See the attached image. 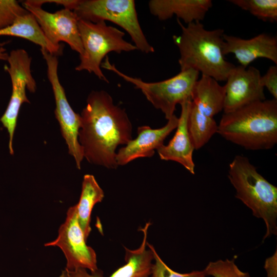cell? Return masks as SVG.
<instances>
[{
  "mask_svg": "<svg viewBox=\"0 0 277 277\" xmlns=\"http://www.w3.org/2000/svg\"><path fill=\"white\" fill-rule=\"evenodd\" d=\"M73 11L78 20L112 22L128 33L137 50L154 52L141 28L133 0H80Z\"/></svg>",
  "mask_w": 277,
  "mask_h": 277,
  "instance_id": "cell-7",
  "label": "cell"
},
{
  "mask_svg": "<svg viewBox=\"0 0 277 277\" xmlns=\"http://www.w3.org/2000/svg\"><path fill=\"white\" fill-rule=\"evenodd\" d=\"M78 27L83 53L80 55V62L75 70L87 71L109 83L101 69L103 59L110 52H131L137 50L136 47L124 39L123 31L107 25L104 21L92 23L78 20Z\"/></svg>",
  "mask_w": 277,
  "mask_h": 277,
  "instance_id": "cell-5",
  "label": "cell"
},
{
  "mask_svg": "<svg viewBox=\"0 0 277 277\" xmlns=\"http://www.w3.org/2000/svg\"><path fill=\"white\" fill-rule=\"evenodd\" d=\"M7 61L9 66H5V70L9 74L12 83V94L8 107L0 119L9 135V149L13 154V138L16 125L17 118L20 107L23 103H30L26 95V89L34 93L36 83L31 70L32 58L24 49L12 50Z\"/></svg>",
  "mask_w": 277,
  "mask_h": 277,
  "instance_id": "cell-8",
  "label": "cell"
},
{
  "mask_svg": "<svg viewBox=\"0 0 277 277\" xmlns=\"http://www.w3.org/2000/svg\"><path fill=\"white\" fill-rule=\"evenodd\" d=\"M212 6L211 0H151L148 3L150 13L159 20L175 15L187 24L203 20Z\"/></svg>",
  "mask_w": 277,
  "mask_h": 277,
  "instance_id": "cell-17",
  "label": "cell"
},
{
  "mask_svg": "<svg viewBox=\"0 0 277 277\" xmlns=\"http://www.w3.org/2000/svg\"><path fill=\"white\" fill-rule=\"evenodd\" d=\"M150 222H147L140 229L143 233V239L140 246L134 250L124 247L125 264L116 270L108 277H149L154 260L153 246L147 241L148 228ZM59 277H104L101 271L89 273L85 269L74 270L65 269Z\"/></svg>",
  "mask_w": 277,
  "mask_h": 277,
  "instance_id": "cell-13",
  "label": "cell"
},
{
  "mask_svg": "<svg viewBox=\"0 0 277 277\" xmlns=\"http://www.w3.org/2000/svg\"><path fill=\"white\" fill-rule=\"evenodd\" d=\"M264 268L267 272V277H277L276 251L273 256L266 260Z\"/></svg>",
  "mask_w": 277,
  "mask_h": 277,
  "instance_id": "cell-28",
  "label": "cell"
},
{
  "mask_svg": "<svg viewBox=\"0 0 277 277\" xmlns=\"http://www.w3.org/2000/svg\"><path fill=\"white\" fill-rule=\"evenodd\" d=\"M217 133L246 150L272 148L277 143V100L258 101L224 113Z\"/></svg>",
  "mask_w": 277,
  "mask_h": 277,
  "instance_id": "cell-2",
  "label": "cell"
},
{
  "mask_svg": "<svg viewBox=\"0 0 277 277\" xmlns=\"http://www.w3.org/2000/svg\"><path fill=\"white\" fill-rule=\"evenodd\" d=\"M101 68L114 72L140 89L153 107L163 112L167 120L174 115L177 104L181 105L191 99L193 88L200 74L198 71L189 69L181 71L177 74L165 80L146 82L121 72L114 64L110 63L107 56L102 62Z\"/></svg>",
  "mask_w": 277,
  "mask_h": 277,
  "instance_id": "cell-6",
  "label": "cell"
},
{
  "mask_svg": "<svg viewBox=\"0 0 277 277\" xmlns=\"http://www.w3.org/2000/svg\"><path fill=\"white\" fill-rule=\"evenodd\" d=\"M1 36H12L27 39L56 55L62 54V45L55 46L45 36L34 15L29 13L18 16L8 27L0 30Z\"/></svg>",
  "mask_w": 277,
  "mask_h": 277,
  "instance_id": "cell-19",
  "label": "cell"
},
{
  "mask_svg": "<svg viewBox=\"0 0 277 277\" xmlns=\"http://www.w3.org/2000/svg\"><path fill=\"white\" fill-rule=\"evenodd\" d=\"M44 245L57 246L62 250L66 259L65 269L68 270L83 268L89 270L91 273L100 271L96 253L86 244L78 224L76 204L68 208L65 221L58 229L56 239Z\"/></svg>",
  "mask_w": 277,
  "mask_h": 277,
  "instance_id": "cell-10",
  "label": "cell"
},
{
  "mask_svg": "<svg viewBox=\"0 0 277 277\" xmlns=\"http://www.w3.org/2000/svg\"><path fill=\"white\" fill-rule=\"evenodd\" d=\"M234 259L229 260H219L208 263L203 271L205 275L213 277H250L248 272L241 271L234 262Z\"/></svg>",
  "mask_w": 277,
  "mask_h": 277,
  "instance_id": "cell-23",
  "label": "cell"
},
{
  "mask_svg": "<svg viewBox=\"0 0 277 277\" xmlns=\"http://www.w3.org/2000/svg\"><path fill=\"white\" fill-rule=\"evenodd\" d=\"M261 76L260 71L254 67L235 66L228 75L224 85V113L266 100L264 88L260 82Z\"/></svg>",
  "mask_w": 277,
  "mask_h": 277,
  "instance_id": "cell-12",
  "label": "cell"
},
{
  "mask_svg": "<svg viewBox=\"0 0 277 277\" xmlns=\"http://www.w3.org/2000/svg\"><path fill=\"white\" fill-rule=\"evenodd\" d=\"M228 177L236 190L235 197L264 221L263 240L277 234V187L265 179L248 157L236 155L229 165Z\"/></svg>",
  "mask_w": 277,
  "mask_h": 277,
  "instance_id": "cell-4",
  "label": "cell"
},
{
  "mask_svg": "<svg viewBox=\"0 0 277 277\" xmlns=\"http://www.w3.org/2000/svg\"><path fill=\"white\" fill-rule=\"evenodd\" d=\"M78 142L90 163L115 169L116 150L132 139V126L125 109L104 90L92 91L81 114Z\"/></svg>",
  "mask_w": 277,
  "mask_h": 277,
  "instance_id": "cell-1",
  "label": "cell"
},
{
  "mask_svg": "<svg viewBox=\"0 0 277 277\" xmlns=\"http://www.w3.org/2000/svg\"><path fill=\"white\" fill-rule=\"evenodd\" d=\"M179 117L175 115L168 120L163 127L152 129L148 126L137 128V136L121 148L116 155L117 166H123L140 157L152 156L155 150L162 145L166 138L177 126Z\"/></svg>",
  "mask_w": 277,
  "mask_h": 277,
  "instance_id": "cell-14",
  "label": "cell"
},
{
  "mask_svg": "<svg viewBox=\"0 0 277 277\" xmlns=\"http://www.w3.org/2000/svg\"><path fill=\"white\" fill-rule=\"evenodd\" d=\"M104 197V191L94 176L91 174H85L82 182L80 200L76 206L78 222L86 240L91 230L92 210L96 203L102 201Z\"/></svg>",
  "mask_w": 277,
  "mask_h": 277,
  "instance_id": "cell-20",
  "label": "cell"
},
{
  "mask_svg": "<svg viewBox=\"0 0 277 277\" xmlns=\"http://www.w3.org/2000/svg\"><path fill=\"white\" fill-rule=\"evenodd\" d=\"M6 43H0V60L7 61L9 54L6 52V49L4 47Z\"/></svg>",
  "mask_w": 277,
  "mask_h": 277,
  "instance_id": "cell-29",
  "label": "cell"
},
{
  "mask_svg": "<svg viewBox=\"0 0 277 277\" xmlns=\"http://www.w3.org/2000/svg\"><path fill=\"white\" fill-rule=\"evenodd\" d=\"M29 13L15 0H0V30L11 25L19 16Z\"/></svg>",
  "mask_w": 277,
  "mask_h": 277,
  "instance_id": "cell-24",
  "label": "cell"
},
{
  "mask_svg": "<svg viewBox=\"0 0 277 277\" xmlns=\"http://www.w3.org/2000/svg\"><path fill=\"white\" fill-rule=\"evenodd\" d=\"M223 53L234 55L240 65L247 67L258 58H265L277 64L276 37L262 33L251 38L223 35Z\"/></svg>",
  "mask_w": 277,
  "mask_h": 277,
  "instance_id": "cell-15",
  "label": "cell"
},
{
  "mask_svg": "<svg viewBox=\"0 0 277 277\" xmlns=\"http://www.w3.org/2000/svg\"><path fill=\"white\" fill-rule=\"evenodd\" d=\"M41 51L47 66V75L53 92L55 109V115L60 124L62 135L68 148L69 153L75 161L77 169H81L84 159L82 148L78 142V133L81 126L80 114L75 112L70 105L58 75L57 57L45 49Z\"/></svg>",
  "mask_w": 277,
  "mask_h": 277,
  "instance_id": "cell-9",
  "label": "cell"
},
{
  "mask_svg": "<svg viewBox=\"0 0 277 277\" xmlns=\"http://www.w3.org/2000/svg\"><path fill=\"white\" fill-rule=\"evenodd\" d=\"M22 6L34 15L45 36L53 45L60 46V43L64 42L80 55L83 54L78 19L72 10L64 8L50 13L32 0L25 1Z\"/></svg>",
  "mask_w": 277,
  "mask_h": 277,
  "instance_id": "cell-11",
  "label": "cell"
},
{
  "mask_svg": "<svg viewBox=\"0 0 277 277\" xmlns=\"http://www.w3.org/2000/svg\"><path fill=\"white\" fill-rule=\"evenodd\" d=\"M187 128L194 149L199 150L217 133L218 125L213 117L202 113L191 102L188 117Z\"/></svg>",
  "mask_w": 277,
  "mask_h": 277,
  "instance_id": "cell-21",
  "label": "cell"
},
{
  "mask_svg": "<svg viewBox=\"0 0 277 277\" xmlns=\"http://www.w3.org/2000/svg\"><path fill=\"white\" fill-rule=\"evenodd\" d=\"M177 21L182 31L173 40L179 50L181 71L191 69L217 82L226 81L235 66L223 53L224 30H207L199 21L186 26L180 19Z\"/></svg>",
  "mask_w": 277,
  "mask_h": 277,
  "instance_id": "cell-3",
  "label": "cell"
},
{
  "mask_svg": "<svg viewBox=\"0 0 277 277\" xmlns=\"http://www.w3.org/2000/svg\"><path fill=\"white\" fill-rule=\"evenodd\" d=\"M261 84L266 88L273 98L277 100V66H270L266 73L261 76Z\"/></svg>",
  "mask_w": 277,
  "mask_h": 277,
  "instance_id": "cell-26",
  "label": "cell"
},
{
  "mask_svg": "<svg viewBox=\"0 0 277 277\" xmlns=\"http://www.w3.org/2000/svg\"><path fill=\"white\" fill-rule=\"evenodd\" d=\"M35 4L42 6L44 3H53L63 5L64 8L73 11L77 6L80 0H33Z\"/></svg>",
  "mask_w": 277,
  "mask_h": 277,
  "instance_id": "cell-27",
  "label": "cell"
},
{
  "mask_svg": "<svg viewBox=\"0 0 277 277\" xmlns=\"http://www.w3.org/2000/svg\"><path fill=\"white\" fill-rule=\"evenodd\" d=\"M229 2L264 21H277L276 0H230Z\"/></svg>",
  "mask_w": 277,
  "mask_h": 277,
  "instance_id": "cell-22",
  "label": "cell"
},
{
  "mask_svg": "<svg viewBox=\"0 0 277 277\" xmlns=\"http://www.w3.org/2000/svg\"><path fill=\"white\" fill-rule=\"evenodd\" d=\"M152 250L154 260L149 277H205L206 276L203 270H195L186 273L175 272L163 261L153 246Z\"/></svg>",
  "mask_w": 277,
  "mask_h": 277,
  "instance_id": "cell-25",
  "label": "cell"
},
{
  "mask_svg": "<svg viewBox=\"0 0 277 277\" xmlns=\"http://www.w3.org/2000/svg\"><path fill=\"white\" fill-rule=\"evenodd\" d=\"M191 99L181 104V112L179 117L175 133L166 145H163L156 150L160 158L164 161H172L182 165L190 173H195L193 160L194 149L187 128V121Z\"/></svg>",
  "mask_w": 277,
  "mask_h": 277,
  "instance_id": "cell-16",
  "label": "cell"
},
{
  "mask_svg": "<svg viewBox=\"0 0 277 277\" xmlns=\"http://www.w3.org/2000/svg\"><path fill=\"white\" fill-rule=\"evenodd\" d=\"M225 88L213 78L202 75L196 82L191 94L192 102L204 115L213 117L223 110Z\"/></svg>",
  "mask_w": 277,
  "mask_h": 277,
  "instance_id": "cell-18",
  "label": "cell"
}]
</instances>
